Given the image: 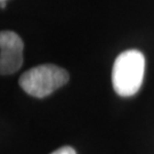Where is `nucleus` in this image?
Listing matches in <instances>:
<instances>
[{"instance_id":"f257e3e1","label":"nucleus","mask_w":154,"mask_h":154,"mask_svg":"<svg viewBox=\"0 0 154 154\" xmlns=\"http://www.w3.org/2000/svg\"><path fill=\"white\" fill-rule=\"evenodd\" d=\"M145 57L143 53L129 49L118 56L112 69V85L119 96L129 97L137 93L144 78Z\"/></svg>"},{"instance_id":"f03ea898","label":"nucleus","mask_w":154,"mask_h":154,"mask_svg":"<svg viewBox=\"0 0 154 154\" xmlns=\"http://www.w3.org/2000/svg\"><path fill=\"white\" fill-rule=\"evenodd\" d=\"M70 75L65 69L54 64H44L28 70L20 78V86L26 94L42 98L67 83Z\"/></svg>"},{"instance_id":"7ed1b4c3","label":"nucleus","mask_w":154,"mask_h":154,"mask_svg":"<svg viewBox=\"0 0 154 154\" xmlns=\"http://www.w3.org/2000/svg\"><path fill=\"white\" fill-rule=\"evenodd\" d=\"M23 44L21 37L13 31L0 33V73L9 75L23 65Z\"/></svg>"},{"instance_id":"20e7f679","label":"nucleus","mask_w":154,"mask_h":154,"mask_svg":"<svg viewBox=\"0 0 154 154\" xmlns=\"http://www.w3.org/2000/svg\"><path fill=\"white\" fill-rule=\"evenodd\" d=\"M50 154H77L75 149L71 147V146H63L61 149H57L56 151H54L53 153Z\"/></svg>"},{"instance_id":"39448f33","label":"nucleus","mask_w":154,"mask_h":154,"mask_svg":"<svg viewBox=\"0 0 154 154\" xmlns=\"http://www.w3.org/2000/svg\"><path fill=\"white\" fill-rule=\"evenodd\" d=\"M1 1H6V0H1Z\"/></svg>"}]
</instances>
